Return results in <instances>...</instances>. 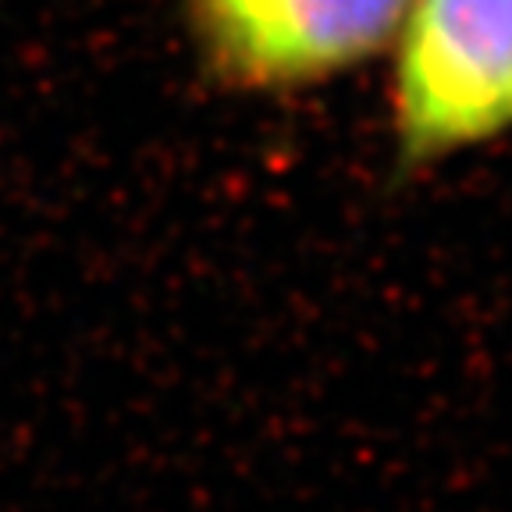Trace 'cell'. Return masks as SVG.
Segmentation results:
<instances>
[{
	"label": "cell",
	"instance_id": "1",
	"mask_svg": "<svg viewBox=\"0 0 512 512\" xmlns=\"http://www.w3.org/2000/svg\"><path fill=\"white\" fill-rule=\"evenodd\" d=\"M388 50L395 182L512 132V0H409Z\"/></svg>",
	"mask_w": 512,
	"mask_h": 512
},
{
	"label": "cell",
	"instance_id": "2",
	"mask_svg": "<svg viewBox=\"0 0 512 512\" xmlns=\"http://www.w3.org/2000/svg\"><path fill=\"white\" fill-rule=\"evenodd\" d=\"M409 0H182L203 82L228 96H292L392 47Z\"/></svg>",
	"mask_w": 512,
	"mask_h": 512
}]
</instances>
